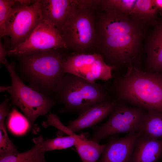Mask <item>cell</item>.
<instances>
[{
  "label": "cell",
  "instance_id": "obj_16",
  "mask_svg": "<svg viewBox=\"0 0 162 162\" xmlns=\"http://www.w3.org/2000/svg\"><path fill=\"white\" fill-rule=\"evenodd\" d=\"M162 155V139L141 133L138 137L129 162H157Z\"/></svg>",
  "mask_w": 162,
  "mask_h": 162
},
{
  "label": "cell",
  "instance_id": "obj_15",
  "mask_svg": "<svg viewBox=\"0 0 162 162\" xmlns=\"http://www.w3.org/2000/svg\"><path fill=\"white\" fill-rule=\"evenodd\" d=\"M77 2L76 0H41L43 17L60 32Z\"/></svg>",
  "mask_w": 162,
  "mask_h": 162
},
{
  "label": "cell",
  "instance_id": "obj_24",
  "mask_svg": "<svg viewBox=\"0 0 162 162\" xmlns=\"http://www.w3.org/2000/svg\"><path fill=\"white\" fill-rule=\"evenodd\" d=\"M16 0H0V37L5 36L7 20Z\"/></svg>",
  "mask_w": 162,
  "mask_h": 162
},
{
  "label": "cell",
  "instance_id": "obj_12",
  "mask_svg": "<svg viewBox=\"0 0 162 162\" xmlns=\"http://www.w3.org/2000/svg\"><path fill=\"white\" fill-rule=\"evenodd\" d=\"M49 124L74 139V146L82 162H96L103 153L106 144L101 145L87 140L83 135L76 134L64 126L55 115L51 117Z\"/></svg>",
  "mask_w": 162,
  "mask_h": 162
},
{
  "label": "cell",
  "instance_id": "obj_11",
  "mask_svg": "<svg viewBox=\"0 0 162 162\" xmlns=\"http://www.w3.org/2000/svg\"><path fill=\"white\" fill-rule=\"evenodd\" d=\"M141 134L133 132L123 137H112L106 144L99 162H129Z\"/></svg>",
  "mask_w": 162,
  "mask_h": 162
},
{
  "label": "cell",
  "instance_id": "obj_7",
  "mask_svg": "<svg viewBox=\"0 0 162 162\" xmlns=\"http://www.w3.org/2000/svg\"><path fill=\"white\" fill-rule=\"evenodd\" d=\"M128 104L118 100L107 121L98 128L90 140L98 143L108 136L118 133L139 131L147 111Z\"/></svg>",
  "mask_w": 162,
  "mask_h": 162
},
{
  "label": "cell",
  "instance_id": "obj_6",
  "mask_svg": "<svg viewBox=\"0 0 162 162\" xmlns=\"http://www.w3.org/2000/svg\"><path fill=\"white\" fill-rule=\"evenodd\" d=\"M2 63L11 78L12 85L8 92L12 103L20 109L29 124L32 125L37 118L50 111L55 102L50 96L25 84L16 71L14 64L6 58Z\"/></svg>",
  "mask_w": 162,
  "mask_h": 162
},
{
  "label": "cell",
  "instance_id": "obj_13",
  "mask_svg": "<svg viewBox=\"0 0 162 162\" xmlns=\"http://www.w3.org/2000/svg\"><path fill=\"white\" fill-rule=\"evenodd\" d=\"M153 30L145 44V71L162 72V17L153 25Z\"/></svg>",
  "mask_w": 162,
  "mask_h": 162
},
{
  "label": "cell",
  "instance_id": "obj_22",
  "mask_svg": "<svg viewBox=\"0 0 162 162\" xmlns=\"http://www.w3.org/2000/svg\"><path fill=\"white\" fill-rule=\"evenodd\" d=\"M8 124L11 130L16 134H21L27 130L29 124L26 118L15 108L9 114Z\"/></svg>",
  "mask_w": 162,
  "mask_h": 162
},
{
  "label": "cell",
  "instance_id": "obj_2",
  "mask_svg": "<svg viewBox=\"0 0 162 162\" xmlns=\"http://www.w3.org/2000/svg\"><path fill=\"white\" fill-rule=\"evenodd\" d=\"M114 81L112 89L116 99L147 111H162V72L133 66Z\"/></svg>",
  "mask_w": 162,
  "mask_h": 162
},
{
  "label": "cell",
  "instance_id": "obj_25",
  "mask_svg": "<svg viewBox=\"0 0 162 162\" xmlns=\"http://www.w3.org/2000/svg\"><path fill=\"white\" fill-rule=\"evenodd\" d=\"M7 51L5 47L1 42H0V62H2L5 59V57L7 55Z\"/></svg>",
  "mask_w": 162,
  "mask_h": 162
},
{
  "label": "cell",
  "instance_id": "obj_4",
  "mask_svg": "<svg viewBox=\"0 0 162 162\" xmlns=\"http://www.w3.org/2000/svg\"><path fill=\"white\" fill-rule=\"evenodd\" d=\"M98 0H77L60 33L67 48L77 53L86 52L94 46V10Z\"/></svg>",
  "mask_w": 162,
  "mask_h": 162
},
{
  "label": "cell",
  "instance_id": "obj_17",
  "mask_svg": "<svg viewBox=\"0 0 162 162\" xmlns=\"http://www.w3.org/2000/svg\"><path fill=\"white\" fill-rule=\"evenodd\" d=\"M159 11L154 0H136L129 15L148 25L153 26L158 20Z\"/></svg>",
  "mask_w": 162,
  "mask_h": 162
},
{
  "label": "cell",
  "instance_id": "obj_1",
  "mask_svg": "<svg viewBox=\"0 0 162 162\" xmlns=\"http://www.w3.org/2000/svg\"><path fill=\"white\" fill-rule=\"evenodd\" d=\"M101 8L95 19L98 53L113 70L136 66L147 34V25L129 15Z\"/></svg>",
  "mask_w": 162,
  "mask_h": 162
},
{
  "label": "cell",
  "instance_id": "obj_27",
  "mask_svg": "<svg viewBox=\"0 0 162 162\" xmlns=\"http://www.w3.org/2000/svg\"><path fill=\"white\" fill-rule=\"evenodd\" d=\"M154 4L159 11H162V0H154Z\"/></svg>",
  "mask_w": 162,
  "mask_h": 162
},
{
  "label": "cell",
  "instance_id": "obj_26",
  "mask_svg": "<svg viewBox=\"0 0 162 162\" xmlns=\"http://www.w3.org/2000/svg\"><path fill=\"white\" fill-rule=\"evenodd\" d=\"M35 1V0H16V3L22 6H28L32 4Z\"/></svg>",
  "mask_w": 162,
  "mask_h": 162
},
{
  "label": "cell",
  "instance_id": "obj_9",
  "mask_svg": "<svg viewBox=\"0 0 162 162\" xmlns=\"http://www.w3.org/2000/svg\"><path fill=\"white\" fill-rule=\"evenodd\" d=\"M65 73L71 74L88 81H107L112 78L113 68L107 64L98 53H74L65 56L62 62Z\"/></svg>",
  "mask_w": 162,
  "mask_h": 162
},
{
  "label": "cell",
  "instance_id": "obj_18",
  "mask_svg": "<svg viewBox=\"0 0 162 162\" xmlns=\"http://www.w3.org/2000/svg\"><path fill=\"white\" fill-rule=\"evenodd\" d=\"M40 140V136L33 139L34 146L26 152L0 157V162H46Z\"/></svg>",
  "mask_w": 162,
  "mask_h": 162
},
{
  "label": "cell",
  "instance_id": "obj_8",
  "mask_svg": "<svg viewBox=\"0 0 162 162\" xmlns=\"http://www.w3.org/2000/svg\"><path fill=\"white\" fill-rule=\"evenodd\" d=\"M43 18L41 0L28 6L20 5L16 1L5 24V36L10 37L11 46L9 50L23 42Z\"/></svg>",
  "mask_w": 162,
  "mask_h": 162
},
{
  "label": "cell",
  "instance_id": "obj_5",
  "mask_svg": "<svg viewBox=\"0 0 162 162\" xmlns=\"http://www.w3.org/2000/svg\"><path fill=\"white\" fill-rule=\"evenodd\" d=\"M54 93L67 110L79 114L110 100L108 92L101 85L68 73L65 74Z\"/></svg>",
  "mask_w": 162,
  "mask_h": 162
},
{
  "label": "cell",
  "instance_id": "obj_3",
  "mask_svg": "<svg viewBox=\"0 0 162 162\" xmlns=\"http://www.w3.org/2000/svg\"><path fill=\"white\" fill-rule=\"evenodd\" d=\"M57 49L32 52L18 57L22 74L32 88L50 96L65 74V56Z\"/></svg>",
  "mask_w": 162,
  "mask_h": 162
},
{
  "label": "cell",
  "instance_id": "obj_28",
  "mask_svg": "<svg viewBox=\"0 0 162 162\" xmlns=\"http://www.w3.org/2000/svg\"><path fill=\"white\" fill-rule=\"evenodd\" d=\"M11 87V86H1L0 87V92H8Z\"/></svg>",
  "mask_w": 162,
  "mask_h": 162
},
{
  "label": "cell",
  "instance_id": "obj_14",
  "mask_svg": "<svg viewBox=\"0 0 162 162\" xmlns=\"http://www.w3.org/2000/svg\"><path fill=\"white\" fill-rule=\"evenodd\" d=\"M118 100L115 99L94 106L70 121L67 127L74 132L91 127L100 122L110 114Z\"/></svg>",
  "mask_w": 162,
  "mask_h": 162
},
{
  "label": "cell",
  "instance_id": "obj_20",
  "mask_svg": "<svg viewBox=\"0 0 162 162\" xmlns=\"http://www.w3.org/2000/svg\"><path fill=\"white\" fill-rule=\"evenodd\" d=\"M75 142L74 139L69 135L65 136H58L46 140L40 136L41 146L45 152L67 149L74 146Z\"/></svg>",
  "mask_w": 162,
  "mask_h": 162
},
{
  "label": "cell",
  "instance_id": "obj_10",
  "mask_svg": "<svg viewBox=\"0 0 162 162\" xmlns=\"http://www.w3.org/2000/svg\"><path fill=\"white\" fill-rule=\"evenodd\" d=\"M61 48L67 47L59 31L43 18L23 42L8 50L7 55L19 57L29 52Z\"/></svg>",
  "mask_w": 162,
  "mask_h": 162
},
{
  "label": "cell",
  "instance_id": "obj_19",
  "mask_svg": "<svg viewBox=\"0 0 162 162\" xmlns=\"http://www.w3.org/2000/svg\"><path fill=\"white\" fill-rule=\"evenodd\" d=\"M139 131L152 138L162 139V111H147Z\"/></svg>",
  "mask_w": 162,
  "mask_h": 162
},
{
  "label": "cell",
  "instance_id": "obj_23",
  "mask_svg": "<svg viewBox=\"0 0 162 162\" xmlns=\"http://www.w3.org/2000/svg\"><path fill=\"white\" fill-rule=\"evenodd\" d=\"M18 153L9 139L6 128L5 121L0 122V156Z\"/></svg>",
  "mask_w": 162,
  "mask_h": 162
},
{
  "label": "cell",
  "instance_id": "obj_21",
  "mask_svg": "<svg viewBox=\"0 0 162 162\" xmlns=\"http://www.w3.org/2000/svg\"><path fill=\"white\" fill-rule=\"evenodd\" d=\"M136 2V0H99V4L102 8L129 15Z\"/></svg>",
  "mask_w": 162,
  "mask_h": 162
}]
</instances>
